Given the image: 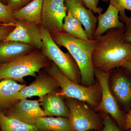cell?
I'll list each match as a JSON object with an SVG mask.
<instances>
[{"label": "cell", "instance_id": "277c9868", "mask_svg": "<svg viewBox=\"0 0 131 131\" xmlns=\"http://www.w3.org/2000/svg\"><path fill=\"white\" fill-rule=\"evenodd\" d=\"M43 69L58 82L60 88L57 92L58 95L64 98H74L82 101L94 108L100 104L102 91L101 84L97 79L93 85L86 87L68 79L52 61L51 65Z\"/></svg>", "mask_w": 131, "mask_h": 131}, {"label": "cell", "instance_id": "7a4b0ae2", "mask_svg": "<svg viewBox=\"0 0 131 131\" xmlns=\"http://www.w3.org/2000/svg\"><path fill=\"white\" fill-rule=\"evenodd\" d=\"M59 46L65 47L73 57L80 69L81 84L89 87L95 84L92 56L96 45L94 40H81L72 37L64 31L51 34Z\"/></svg>", "mask_w": 131, "mask_h": 131}, {"label": "cell", "instance_id": "f1b7e54d", "mask_svg": "<svg viewBox=\"0 0 131 131\" xmlns=\"http://www.w3.org/2000/svg\"><path fill=\"white\" fill-rule=\"evenodd\" d=\"M124 130L125 131L131 130V109L126 113Z\"/></svg>", "mask_w": 131, "mask_h": 131}, {"label": "cell", "instance_id": "7c38bea8", "mask_svg": "<svg viewBox=\"0 0 131 131\" xmlns=\"http://www.w3.org/2000/svg\"><path fill=\"white\" fill-rule=\"evenodd\" d=\"M2 112L7 115L23 121L32 118L47 117L40 107L39 100H20L12 103Z\"/></svg>", "mask_w": 131, "mask_h": 131}, {"label": "cell", "instance_id": "836d02e7", "mask_svg": "<svg viewBox=\"0 0 131 131\" xmlns=\"http://www.w3.org/2000/svg\"><path fill=\"white\" fill-rule=\"evenodd\" d=\"M127 131H131V130H127Z\"/></svg>", "mask_w": 131, "mask_h": 131}, {"label": "cell", "instance_id": "ac0fdd59", "mask_svg": "<svg viewBox=\"0 0 131 131\" xmlns=\"http://www.w3.org/2000/svg\"><path fill=\"white\" fill-rule=\"evenodd\" d=\"M43 0H33L21 9L13 13L14 16L17 21L27 23L41 24Z\"/></svg>", "mask_w": 131, "mask_h": 131}, {"label": "cell", "instance_id": "44dd1931", "mask_svg": "<svg viewBox=\"0 0 131 131\" xmlns=\"http://www.w3.org/2000/svg\"><path fill=\"white\" fill-rule=\"evenodd\" d=\"M82 26L70 11L67 12L63 25V29L64 31L78 39L89 40L88 34Z\"/></svg>", "mask_w": 131, "mask_h": 131}, {"label": "cell", "instance_id": "e0dca14e", "mask_svg": "<svg viewBox=\"0 0 131 131\" xmlns=\"http://www.w3.org/2000/svg\"><path fill=\"white\" fill-rule=\"evenodd\" d=\"M35 49V47L21 42L4 40L0 43V64L24 56Z\"/></svg>", "mask_w": 131, "mask_h": 131}, {"label": "cell", "instance_id": "f546056e", "mask_svg": "<svg viewBox=\"0 0 131 131\" xmlns=\"http://www.w3.org/2000/svg\"><path fill=\"white\" fill-rule=\"evenodd\" d=\"M121 67L126 69L131 74V58L127 61Z\"/></svg>", "mask_w": 131, "mask_h": 131}, {"label": "cell", "instance_id": "8992f818", "mask_svg": "<svg viewBox=\"0 0 131 131\" xmlns=\"http://www.w3.org/2000/svg\"><path fill=\"white\" fill-rule=\"evenodd\" d=\"M69 111V118L74 131H101L103 126L101 115L88 103L69 98H64Z\"/></svg>", "mask_w": 131, "mask_h": 131}, {"label": "cell", "instance_id": "4dcf8cb0", "mask_svg": "<svg viewBox=\"0 0 131 131\" xmlns=\"http://www.w3.org/2000/svg\"><path fill=\"white\" fill-rule=\"evenodd\" d=\"M73 1H75L80 3H81L82 5H84V4H83V2L82 0H73Z\"/></svg>", "mask_w": 131, "mask_h": 131}, {"label": "cell", "instance_id": "6da1fadb", "mask_svg": "<svg viewBox=\"0 0 131 131\" xmlns=\"http://www.w3.org/2000/svg\"><path fill=\"white\" fill-rule=\"evenodd\" d=\"M124 29H112L95 39L92 56L95 69L110 72L131 58V43L123 39Z\"/></svg>", "mask_w": 131, "mask_h": 131}, {"label": "cell", "instance_id": "83f0119b", "mask_svg": "<svg viewBox=\"0 0 131 131\" xmlns=\"http://www.w3.org/2000/svg\"><path fill=\"white\" fill-rule=\"evenodd\" d=\"M16 25L8 24L0 27V43L4 41L9 33L14 29Z\"/></svg>", "mask_w": 131, "mask_h": 131}, {"label": "cell", "instance_id": "ffe728a7", "mask_svg": "<svg viewBox=\"0 0 131 131\" xmlns=\"http://www.w3.org/2000/svg\"><path fill=\"white\" fill-rule=\"evenodd\" d=\"M1 131H40L34 125L5 114L0 110Z\"/></svg>", "mask_w": 131, "mask_h": 131}, {"label": "cell", "instance_id": "8fae6325", "mask_svg": "<svg viewBox=\"0 0 131 131\" xmlns=\"http://www.w3.org/2000/svg\"><path fill=\"white\" fill-rule=\"evenodd\" d=\"M4 40L21 42L39 50L43 46L39 25L23 21H17L14 29Z\"/></svg>", "mask_w": 131, "mask_h": 131}, {"label": "cell", "instance_id": "30bf717a", "mask_svg": "<svg viewBox=\"0 0 131 131\" xmlns=\"http://www.w3.org/2000/svg\"><path fill=\"white\" fill-rule=\"evenodd\" d=\"M32 83L24 87L14 96L11 104L20 100L33 96H38L40 98L47 94L60 90L57 80L47 72L40 71Z\"/></svg>", "mask_w": 131, "mask_h": 131}, {"label": "cell", "instance_id": "ba28073f", "mask_svg": "<svg viewBox=\"0 0 131 131\" xmlns=\"http://www.w3.org/2000/svg\"><path fill=\"white\" fill-rule=\"evenodd\" d=\"M110 72H105L95 69V76L101 84L102 94L101 102L94 109L101 113L109 115L114 120L120 129L125 131L126 113L119 108L108 87V78Z\"/></svg>", "mask_w": 131, "mask_h": 131}, {"label": "cell", "instance_id": "4316f807", "mask_svg": "<svg viewBox=\"0 0 131 131\" xmlns=\"http://www.w3.org/2000/svg\"><path fill=\"white\" fill-rule=\"evenodd\" d=\"M100 0H82L85 7L88 8L95 14L100 15L102 13L103 9L98 6Z\"/></svg>", "mask_w": 131, "mask_h": 131}, {"label": "cell", "instance_id": "e575fe53", "mask_svg": "<svg viewBox=\"0 0 131 131\" xmlns=\"http://www.w3.org/2000/svg\"><path fill=\"white\" fill-rule=\"evenodd\" d=\"M0 131H1V130H0Z\"/></svg>", "mask_w": 131, "mask_h": 131}, {"label": "cell", "instance_id": "d6a6232c", "mask_svg": "<svg viewBox=\"0 0 131 131\" xmlns=\"http://www.w3.org/2000/svg\"><path fill=\"white\" fill-rule=\"evenodd\" d=\"M8 25V24H1V23H0V27L1 26L4 25ZM15 25H16V24H15Z\"/></svg>", "mask_w": 131, "mask_h": 131}, {"label": "cell", "instance_id": "2e32d148", "mask_svg": "<svg viewBox=\"0 0 131 131\" xmlns=\"http://www.w3.org/2000/svg\"><path fill=\"white\" fill-rule=\"evenodd\" d=\"M24 122L34 125L40 131H74L67 117H37Z\"/></svg>", "mask_w": 131, "mask_h": 131}, {"label": "cell", "instance_id": "52a82bcc", "mask_svg": "<svg viewBox=\"0 0 131 131\" xmlns=\"http://www.w3.org/2000/svg\"><path fill=\"white\" fill-rule=\"evenodd\" d=\"M111 93L122 112L131 109V74L122 67L113 70L108 81Z\"/></svg>", "mask_w": 131, "mask_h": 131}, {"label": "cell", "instance_id": "cb8c5ba5", "mask_svg": "<svg viewBox=\"0 0 131 131\" xmlns=\"http://www.w3.org/2000/svg\"><path fill=\"white\" fill-rule=\"evenodd\" d=\"M101 115L103 119V126L100 131H123L111 118L109 115L101 113Z\"/></svg>", "mask_w": 131, "mask_h": 131}, {"label": "cell", "instance_id": "484cf974", "mask_svg": "<svg viewBox=\"0 0 131 131\" xmlns=\"http://www.w3.org/2000/svg\"><path fill=\"white\" fill-rule=\"evenodd\" d=\"M33 0H7V6L14 13L30 3Z\"/></svg>", "mask_w": 131, "mask_h": 131}, {"label": "cell", "instance_id": "5bb4252c", "mask_svg": "<svg viewBox=\"0 0 131 131\" xmlns=\"http://www.w3.org/2000/svg\"><path fill=\"white\" fill-rule=\"evenodd\" d=\"M59 91L47 94L39 98L40 105L47 117L68 118L69 115V108L64 102V97L57 94Z\"/></svg>", "mask_w": 131, "mask_h": 131}, {"label": "cell", "instance_id": "d6986e66", "mask_svg": "<svg viewBox=\"0 0 131 131\" xmlns=\"http://www.w3.org/2000/svg\"><path fill=\"white\" fill-rule=\"evenodd\" d=\"M26 84H19L11 79H4L0 81V110L3 111L11 104L14 96Z\"/></svg>", "mask_w": 131, "mask_h": 131}, {"label": "cell", "instance_id": "3957f363", "mask_svg": "<svg viewBox=\"0 0 131 131\" xmlns=\"http://www.w3.org/2000/svg\"><path fill=\"white\" fill-rule=\"evenodd\" d=\"M51 63L41 50L35 49L24 56L0 64V81L11 79L24 84V77L31 76L36 78L37 73L49 67Z\"/></svg>", "mask_w": 131, "mask_h": 131}, {"label": "cell", "instance_id": "603a6c76", "mask_svg": "<svg viewBox=\"0 0 131 131\" xmlns=\"http://www.w3.org/2000/svg\"><path fill=\"white\" fill-rule=\"evenodd\" d=\"M119 16L121 21L125 25L123 39L131 43V17L127 15L125 11L120 12Z\"/></svg>", "mask_w": 131, "mask_h": 131}, {"label": "cell", "instance_id": "9c48e42d", "mask_svg": "<svg viewBox=\"0 0 131 131\" xmlns=\"http://www.w3.org/2000/svg\"><path fill=\"white\" fill-rule=\"evenodd\" d=\"M65 0H43L41 24L50 34L63 31L64 19L67 14Z\"/></svg>", "mask_w": 131, "mask_h": 131}, {"label": "cell", "instance_id": "5b68a950", "mask_svg": "<svg viewBox=\"0 0 131 131\" xmlns=\"http://www.w3.org/2000/svg\"><path fill=\"white\" fill-rule=\"evenodd\" d=\"M43 46L41 50L50 61L53 62L64 75L71 81L81 84V75L77 64L69 52H64L52 38L50 33L39 25Z\"/></svg>", "mask_w": 131, "mask_h": 131}, {"label": "cell", "instance_id": "7402d4cb", "mask_svg": "<svg viewBox=\"0 0 131 131\" xmlns=\"http://www.w3.org/2000/svg\"><path fill=\"white\" fill-rule=\"evenodd\" d=\"M17 20L14 16L13 12L0 1V23L3 24H16Z\"/></svg>", "mask_w": 131, "mask_h": 131}, {"label": "cell", "instance_id": "4fadbf2b", "mask_svg": "<svg viewBox=\"0 0 131 131\" xmlns=\"http://www.w3.org/2000/svg\"><path fill=\"white\" fill-rule=\"evenodd\" d=\"M64 4L67 12L70 11L83 26L90 40L95 39L97 17L93 12L81 3L73 0H65Z\"/></svg>", "mask_w": 131, "mask_h": 131}, {"label": "cell", "instance_id": "9a60e30c", "mask_svg": "<svg viewBox=\"0 0 131 131\" xmlns=\"http://www.w3.org/2000/svg\"><path fill=\"white\" fill-rule=\"evenodd\" d=\"M118 9L109 4L106 10L99 15L97 17V25L94 34V38L105 34L112 29H122L125 25L119 19Z\"/></svg>", "mask_w": 131, "mask_h": 131}, {"label": "cell", "instance_id": "d4e9b609", "mask_svg": "<svg viewBox=\"0 0 131 131\" xmlns=\"http://www.w3.org/2000/svg\"><path fill=\"white\" fill-rule=\"evenodd\" d=\"M105 3L109 2V4L116 7L119 12L128 10L131 12V0H101Z\"/></svg>", "mask_w": 131, "mask_h": 131}, {"label": "cell", "instance_id": "1f68e13d", "mask_svg": "<svg viewBox=\"0 0 131 131\" xmlns=\"http://www.w3.org/2000/svg\"><path fill=\"white\" fill-rule=\"evenodd\" d=\"M0 1L5 4L6 3H7V0H0Z\"/></svg>", "mask_w": 131, "mask_h": 131}]
</instances>
